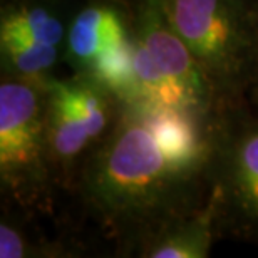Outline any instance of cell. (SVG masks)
<instances>
[{
  "mask_svg": "<svg viewBox=\"0 0 258 258\" xmlns=\"http://www.w3.org/2000/svg\"><path fill=\"white\" fill-rule=\"evenodd\" d=\"M210 200L218 240L258 245V107L253 104L218 114Z\"/></svg>",
  "mask_w": 258,
  "mask_h": 258,
  "instance_id": "cell-5",
  "label": "cell"
},
{
  "mask_svg": "<svg viewBox=\"0 0 258 258\" xmlns=\"http://www.w3.org/2000/svg\"><path fill=\"white\" fill-rule=\"evenodd\" d=\"M17 210V208H15ZM4 206L0 220V258H71L84 255V246L64 240H47L24 225L25 213Z\"/></svg>",
  "mask_w": 258,
  "mask_h": 258,
  "instance_id": "cell-10",
  "label": "cell"
},
{
  "mask_svg": "<svg viewBox=\"0 0 258 258\" xmlns=\"http://www.w3.org/2000/svg\"><path fill=\"white\" fill-rule=\"evenodd\" d=\"M2 203L34 216L54 210L59 188L47 134L45 84L2 74L0 81Z\"/></svg>",
  "mask_w": 258,
  "mask_h": 258,
  "instance_id": "cell-3",
  "label": "cell"
},
{
  "mask_svg": "<svg viewBox=\"0 0 258 258\" xmlns=\"http://www.w3.org/2000/svg\"><path fill=\"white\" fill-rule=\"evenodd\" d=\"M71 15L57 0H7L0 15V37L25 39L64 50Z\"/></svg>",
  "mask_w": 258,
  "mask_h": 258,
  "instance_id": "cell-9",
  "label": "cell"
},
{
  "mask_svg": "<svg viewBox=\"0 0 258 258\" xmlns=\"http://www.w3.org/2000/svg\"><path fill=\"white\" fill-rule=\"evenodd\" d=\"M2 74L45 84L55 76V67L64 62V50L32 40L0 37Z\"/></svg>",
  "mask_w": 258,
  "mask_h": 258,
  "instance_id": "cell-11",
  "label": "cell"
},
{
  "mask_svg": "<svg viewBox=\"0 0 258 258\" xmlns=\"http://www.w3.org/2000/svg\"><path fill=\"white\" fill-rule=\"evenodd\" d=\"M251 104H253L255 107H258V82H256V86H255L253 96H251Z\"/></svg>",
  "mask_w": 258,
  "mask_h": 258,
  "instance_id": "cell-12",
  "label": "cell"
},
{
  "mask_svg": "<svg viewBox=\"0 0 258 258\" xmlns=\"http://www.w3.org/2000/svg\"><path fill=\"white\" fill-rule=\"evenodd\" d=\"M64 64L72 74L92 77L121 99L134 97L133 39L126 2L87 0L72 10Z\"/></svg>",
  "mask_w": 258,
  "mask_h": 258,
  "instance_id": "cell-7",
  "label": "cell"
},
{
  "mask_svg": "<svg viewBox=\"0 0 258 258\" xmlns=\"http://www.w3.org/2000/svg\"><path fill=\"white\" fill-rule=\"evenodd\" d=\"M218 240L211 200L191 211L176 215L141 238L129 256L206 258Z\"/></svg>",
  "mask_w": 258,
  "mask_h": 258,
  "instance_id": "cell-8",
  "label": "cell"
},
{
  "mask_svg": "<svg viewBox=\"0 0 258 258\" xmlns=\"http://www.w3.org/2000/svg\"><path fill=\"white\" fill-rule=\"evenodd\" d=\"M220 109L251 104L258 82V0H161Z\"/></svg>",
  "mask_w": 258,
  "mask_h": 258,
  "instance_id": "cell-2",
  "label": "cell"
},
{
  "mask_svg": "<svg viewBox=\"0 0 258 258\" xmlns=\"http://www.w3.org/2000/svg\"><path fill=\"white\" fill-rule=\"evenodd\" d=\"M47 134L59 188L69 193L82 161L119 119L122 99L92 77L72 74L45 82Z\"/></svg>",
  "mask_w": 258,
  "mask_h": 258,
  "instance_id": "cell-6",
  "label": "cell"
},
{
  "mask_svg": "<svg viewBox=\"0 0 258 258\" xmlns=\"http://www.w3.org/2000/svg\"><path fill=\"white\" fill-rule=\"evenodd\" d=\"M220 112L122 99L119 119L82 161L69 191L116 256H129L154 228L208 201Z\"/></svg>",
  "mask_w": 258,
  "mask_h": 258,
  "instance_id": "cell-1",
  "label": "cell"
},
{
  "mask_svg": "<svg viewBox=\"0 0 258 258\" xmlns=\"http://www.w3.org/2000/svg\"><path fill=\"white\" fill-rule=\"evenodd\" d=\"M126 5L133 39L134 97L206 114L220 112L208 81L169 22L161 0H127Z\"/></svg>",
  "mask_w": 258,
  "mask_h": 258,
  "instance_id": "cell-4",
  "label": "cell"
}]
</instances>
